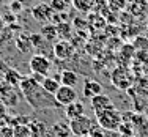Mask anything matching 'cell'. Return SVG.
Returning a JSON list of instances; mask_svg holds the SVG:
<instances>
[{
    "label": "cell",
    "mask_w": 148,
    "mask_h": 137,
    "mask_svg": "<svg viewBox=\"0 0 148 137\" xmlns=\"http://www.w3.org/2000/svg\"><path fill=\"white\" fill-rule=\"evenodd\" d=\"M19 90L22 93V98L25 99V103L32 106L35 110H46V109H57L60 107L58 103L55 101L54 95H49L40 82L33 79L32 76L22 77L19 84Z\"/></svg>",
    "instance_id": "cell-1"
},
{
    "label": "cell",
    "mask_w": 148,
    "mask_h": 137,
    "mask_svg": "<svg viewBox=\"0 0 148 137\" xmlns=\"http://www.w3.org/2000/svg\"><path fill=\"white\" fill-rule=\"evenodd\" d=\"M96 115V123L101 129L104 131H118L120 125L123 121V115L120 114L117 109H107L104 112H99V114H95Z\"/></svg>",
    "instance_id": "cell-2"
},
{
    "label": "cell",
    "mask_w": 148,
    "mask_h": 137,
    "mask_svg": "<svg viewBox=\"0 0 148 137\" xmlns=\"http://www.w3.org/2000/svg\"><path fill=\"white\" fill-rule=\"evenodd\" d=\"M17 88H19V87L11 85V84H8L6 80H3V79L0 80V101H2L8 109L16 107L17 104L21 103L22 93Z\"/></svg>",
    "instance_id": "cell-3"
},
{
    "label": "cell",
    "mask_w": 148,
    "mask_h": 137,
    "mask_svg": "<svg viewBox=\"0 0 148 137\" xmlns=\"http://www.w3.org/2000/svg\"><path fill=\"white\" fill-rule=\"evenodd\" d=\"M98 123L88 115H82V117H77L74 120H69V129H71L73 136L76 137L90 136V132L93 131V128Z\"/></svg>",
    "instance_id": "cell-4"
},
{
    "label": "cell",
    "mask_w": 148,
    "mask_h": 137,
    "mask_svg": "<svg viewBox=\"0 0 148 137\" xmlns=\"http://www.w3.org/2000/svg\"><path fill=\"white\" fill-rule=\"evenodd\" d=\"M29 68L32 73L35 74H41V76H49V71L52 68V63L49 62V58L46 55H41V54H36L30 58L29 62Z\"/></svg>",
    "instance_id": "cell-5"
},
{
    "label": "cell",
    "mask_w": 148,
    "mask_h": 137,
    "mask_svg": "<svg viewBox=\"0 0 148 137\" xmlns=\"http://www.w3.org/2000/svg\"><path fill=\"white\" fill-rule=\"evenodd\" d=\"M54 96H55V101L58 103L60 107L62 106L66 107V106H69L71 103H74V101H77V93H76V90H74L73 87L62 85Z\"/></svg>",
    "instance_id": "cell-6"
},
{
    "label": "cell",
    "mask_w": 148,
    "mask_h": 137,
    "mask_svg": "<svg viewBox=\"0 0 148 137\" xmlns=\"http://www.w3.org/2000/svg\"><path fill=\"white\" fill-rule=\"evenodd\" d=\"M112 84H114L117 88H121V90H126L132 82V77L126 71L125 68H115L114 73H112V77H110Z\"/></svg>",
    "instance_id": "cell-7"
},
{
    "label": "cell",
    "mask_w": 148,
    "mask_h": 137,
    "mask_svg": "<svg viewBox=\"0 0 148 137\" xmlns=\"http://www.w3.org/2000/svg\"><path fill=\"white\" fill-rule=\"evenodd\" d=\"M90 106H91V109H93L95 114H99V112H104V110H107V109H114L115 107L112 98L107 96V95H104V93H101V95H98V96L91 98V99H90Z\"/></svg>",
    "instance_id": "cell-8"
},
{
    "label": "cell",
    "mask_w": 148,
    "mask_h": 137,
    "mask_svg": "<svg viewBox=\"0 0 148 137\" xmlns=\"http://www.w3.org/2000/svg\"><path fill=\"white\" fill-rule=\"evenodd\" d=\"M52 11H54V10L51 8L49 3H40V5H36V6L32 8V16H33V19L36 21V22L46 24V22L51 21Z\"/></svg>",
    "instance_id": "cell-9"
},
{
    "label": "cell",
    "mask_w": 148,
    "mask_h": 137,
    "mask_svg": "<svg viewBox=\"0 0 148 137\" xmlns=\"http://www.w3.org/2000/svg\"><path fill=\"white\" fill-rule=\"evenodd\" d=\"M73 52H74L73 44L66 40H60L54 46V55L57 58H60V60H68L73 55Z\"/></svg>",
    "instance_id": "cell-10"
},
{
    "label": "cell",
    "mask_w": 148,
    "mask_h": 137,
    "mask_svg": "<svg viewBox=\"0 0 148 137\" xmlns=\"http://www.w3.org/2000/svg\"><path fill=\"white\" fill-rule=\"evenodd\" d=\"M131 125L134 126V131L139 132L140 136H145L148 132V118L142 114H131L129 115Z\"/></svg>",
    "instance_id": "cell-11"
},
{
    "label": "cell",
    "mask_w": 148,
    "mask_h": 137,
    "mask_svg": "<svg viewBox=\"0 0 148 137\" xmlns=\"http://www.w3.org/2000/svg\"><path fill=\"white\" fill-rule=\"evenodd\" d=\"M65 115L68 120H74L77 117H82V115H85V104L79 99L74 101V103L65 107Z\"/></svg>",
    "instance_id": "cell-12"
},
{
    "label": "cell",
    "mask_w": 148,
    "mask_h": 137,
    "mask_svg": "<svg viewBox=\"0 0 148 137\" xmlns=\"http://www.w3.org/2000/svg\"><path fill=\"white\" fill-rule=\"evenodd\" d=\"M103 93V85H101L98 80H85L84 82V96L88 98V99H91V98L98 96V95Z\"/></svg>",
    "instance_id": "cell-13"
},
{
    "label": "cell",
    "mask_w": 148,
    "mask_h": 137,
    "mask_svg": "<svg viewBox=\"0 0 148 137\" xmlns=\"http://www.w3.org/2000/svg\"><path fill=\"white\" fill-rule=\"evenodd\" d=\"M41 87L47 91L49 95H55L58 91V88L62 87V84H60L58 77H51V76H46L43 79V82H41Z\"/></svg>",
    "instance_id": "cell-14"
},
{
    "label": "cell",
    "mask_w": 148,
    "mask_h": 137,
    "mask_svg": "<svg viewBox=\"0 0 148 137\" xmlns=\"http://www.w3.org/2000/svg\"><path fill=\"white\" fill-rule=\"evenodd\" d=\"M58 80H60V84L62 85H65V87H76L77 85V82H79V77H77V74L74 71H62L60 73V76H58Z\"/></svg>",
    "instance_id": "cell-15"
},
{
    "label": "cell",
    "mask_w": 148,
    "mask_h": 137,
    "mask_svg": "<svg viewBox=\"0 0 148 137\" xmlns=\"http://www.w3.org/2000/svg\"><path fill=\"white\" fill-rule=\"evenodd\" d=\"M51 132L54 137H71L73 136L71 129H69V125H66V123H63V121L55 123V125L52 126Z\"/></svg>",
    "instance_id": "cell-16"
},
{
    "label": "cell",
    "mask_w": 148,
    "mask_h": 137,
    "mask_svg": "<svg viewBox=\"0 0 148 137\" xmlns=\"http://www.w3.org/2000/svg\"><path fill=\"white\" fill-rule=\"evenodd\" d=\"M71 5L80 13H88L96 6V0H73Z\"/></svg>",
    "instance_id": "cell-17"
},
{
    "label": "cell",
    "mask_w": 148,
    "mask_h": 137,
    "mask_svg": "<svg viewBox=\"0 0 148 137\" xmlns=\"http://www.w3.org/2000/svg\"><path fill=\"white\" fill-rule=\"evenodd\" d=\"M30 131H32V136L35 137V134H36L38 137H43L46 132H47V126L44 125L43 121H32L29 125Z\"/></svg>",
    "instance_id": "cell-18"
},
{
    "label": "cell",
    "mask_w": 148,
    "mask_h": 137,
    "mask_svg": "<svg viewBox=\"0 0 148 137\" xmlns=\"http://www.w3.org/2000/svg\"><path fill=\"white\" fill-rule=\"evenodd\" d=\"M22 77H24V76H21L17 71H14V69H10V71H6L5 77H3V80H6L8 84H11V85H14V87H19Z\"/></svg>",
    "instance_id": "cell-19"
},
{
    "label": "cell",
    "mask_w": 148,
    "mask_h": 137,
    "mask_svg": "<svg viewBox=\"0 0 148 137\" xmlns=\"http://www.w3.org/2000/svg\"><path fill=\"white\" fill-rule=\"evenodd\" d=\"M41 33L44 35V36H43L44 40L52 41L58 35V32H57V27H55V25H52V24H44L43 29H41Z\"/></svg>",
    "instance_id": "cell-20"
},
{
    "label": "cell",
    "mask_w": 148,
    "mask_h": 137,
    "mask_svg": "<svg viewBox=\"0 0 148 137\" xmlns=\"http://www.w3.org/2000/svg\"><path fill=\"white\" fill-rule=\"evenodd\" d=\"M13 137H33L29 125H16L13 128Z\"/></svg>",
    "instance_id": "cell-21"
},
{
    "label": "cell",
    "mask_w": 148,
    "mask_h": 137,
    "mask_svg": "<svg viewBox=\"0 0 148 137\" xmlns=\"http://www.w3.org/2000/svg\"><path fill=\"white\" fill-rule=\"evenodd\" d=\"M118 132H120L123 137H131V136L136 134V131H134V126L131 125V121H126V123L121 121V125H120V128H118Z\"/></svg>",
    "instance_id": "cell-22"
},
{
    "label": "cell",
    "mask_w": 148,
    "mask_h": 137,
    "mask_svg": "<svg viewBox=\"0 0 148 137\" xmlns=\"http://www.w3.org/2000/svg\"><path fill=\"white\" fill-rule=\"evenodd\" d=\"M51 8L54 10V11H57V13H63V11H66V8L69 6V3L66 2V0H51Z\"/></svg>",
    "instance_id": "cell-23"
},
{
    "label": "cell",
    "mask_w": 148,
    "mask_h": 137,
    "mask_svg": "<svg viewBox=\"0 0 148 137\" xmlns=\"http://www.w3.org/2000/svg\"><path fill=\"white\" fill-rule=\"evenodd\" d=\"M109 6L114 11H120L126 6V0H109Z\"/></svg>",
    "instance_id": "cell-24"
},
{
    "label": "cell",
    "mask_w": 148,
    "mask_h": 137,
    "mask_svg": "<svg viewBox=\"0 0 148 137\" xmlns=\"http://www.w3.org/2000/svg\"><path fill=\"white\" fill-rule=\"evenodd\" d=\"M10 8H11L13 13H21L24 10V3L21 2V0H11V3H10Z\"/></svg>",
    "instance_id": "cell-25"
},
{
    "label": "cell",
    "mask_w": 148,
    "mask_h": 137,
    "mask_svg": "<svg viewBox=\"0 0 148 137\" xmlns=\"http://www.w3.org/2000/svg\"><path fill=\"white\" fill-rule=\"evenodd\" d=\"M8 117V107L5 106V104L0 101V121L2 120H5V118Z\"/></svg>",
    "instance_id": "cell-26"
},
{
    "label": "cell",
    "mask_w": 148,
    "mask_h": 137,
    "mask_svg": "<svg viewBox=\"0 0 148 137\" xmlns=\"http://www.w3.org/2000/svg\"><path fill=\"white\" fill-rule=\"evenodd\" d=\"M41 3H51V0H40Z\"/></svg>",
    "instance_id": "cell-27"
},
{
    "label": "cell",
    "mask_w": 148,
    "mask_h": 137,
    "mask_svg": "<svg viewBox=\"0 0 148 137\" xmlns=\"http://www.w3.org/2000/svg\"><path fill=\"white\" fill-rule=\"evenodd\" d=\"M131 137H139V136H137V134H134V136H131Z\"/></svg>",
    "instance_id": "cell-28"
},
{
    "label": "cell",
    "mask_w": 148,
    "mask_h": 137,
    "mask_svg": "<svg viewBox=\"0 0 148 137\" xmlns=\"http://www.w3.org/2000/svg\"><path fill=\"white\" fill-rule=\"evenodd\" d=\"M84 137H90V136H84Z\"/></svg>",
    "instance_id": "cell-29"
},
{
    "label": "cell",
    "mask_w": 148,
    "mask_h": 137,
    "mask_svg": "<svg viewBox=\"0 0 148 137\" xmlns=\"http://www.w3.org/2000/svg\"><path fill=\"white\" fill-rule=\"evenodd\" d=\"M0 2H2V0H0Z\"/></svg>",
    "instance_id": "cell-30"
}]
</instances>
